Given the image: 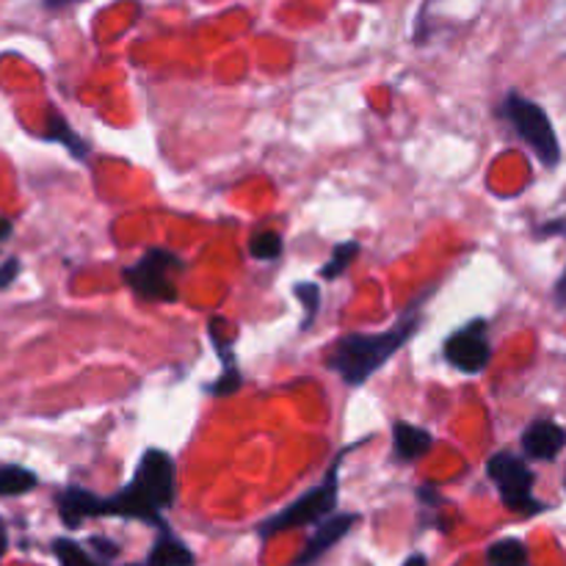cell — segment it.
Wrapping results in <instances>:
<instances>
[{
	"mask_svg": "<svg viewBox=\"0 0 566 566\" xmlns=\"http://www.w3.org/2000/svg\"><path fill=\"white\" fill-rule=\"evenodd\" d=\"M503 116L514 127V133L528 144L531 153L539 158L542 166L556 169L562 164V142H558L551 116L539 103H534V99L520 92H509L506 99H503Z\"/></svg>",
	"mask_w": 566,
	"mask_h": 566,
	"instance_id": "cell-3",
	"label": "cell"
},
{
	"mask_svg": "<svg viewBox=\"0 0 566 566\" xmlns=\"http://www.w3.org/2000/svg\"><path fill=\"white\" fill-rule=\"evenodd\" d=\"M418 501L423 503V506H440L442 495H440V490H437L434 484H423L418 490Z\"/></svg>",
	"mask_w": 566,
	"mask_h": 566,
	"instance_id": "cell-22",
	"label": "cell"
},
{
	"mask_svg": "<svg viewBox=\"0 0 566 566\" xmlns=\"http://www.w3.org/2000/svg\"><path fill=\"white\" fill-rule=\"evenodd\" d=\"M403 566H429V562H426L423 553H415V556L407 558V564H403Z\"/></svg>",
	"mask_w": 566,
	"mask_h": 566,
	"instance_id": "cell-27",
	"label": "cell"
},
{
	"mask_svg": "<svg viewBox=\"0 0 566 566\" xmlns=\"http://www.w3.org/2000/svg\"><path fill=\"white\" fill-rule=\"evenodd\" d=\"M337 470H340V457L335 459V464H332L329 473L324 475V481H321L318 486L307 490L302 497H296L291 506L282 509L280 514H274V517H269L265 523H260L258 534L263 536V539H271V536L285 534V531L324 523L326 517H332L337 509V495H340Z\"/></svg>",
	"mask_w": 566,
	"mask_h": 566,
	"instance_id": "cell-4",
	"label": "cell"
},
{
	"mask_svg": "<svg viewBox=\"0 0 566 566\" xmlns=\"http://www.w3.org/2000/svg\"><path fill=\"white\" fill-rule=\"evenodd\" d=\"M249 254L254 260H276L282 254V238L271 230L254 232L249 241Z\"/></svg>",
	"mask_w": 566,
	"mask_h": 566,
	"instance_id": "cell-19",
	"label": "cell"
},
{
	"mask_svg": "<svg viewBox=\"0 0 566 566\" xmlns=\"http://www.w3.org/2000/svg\"><path fill=\"white\" fill-rule=\"evenodd\" d=\"M429 6H431V0H426L423 11H420V17H418V22H420V25H423V20H426V11H429Z\"/></svg>",
	"mask_w": 566,
	"mask_h": 566,
	"instance_id": "cell-28",
	"label": "cell"
},
{
	"mask_svg": "<svg viewBox=\"0 0 566 566\" xmlns=\"http://www.w3.org/2000/svg\"><path fill=\"white\" fill-rule=\"evenodd\" d=\"M486 564L490 566H528L531 556L525 542L520 539H501L490 545L486 551Z\"/></svg>",
	"mask_w": 566,
	"mask_h": 566,
	"instance_id": "cell-15",
	"label": "cell"
},
{
	"mask_svg": "<svg viewBox=\"0 0 566 566\" xmlns=\"http://www.w3.org/2000/svg\"><path fill=\"white\" fill-rule=\"evenodd\" d=\"M44 138L48 142L61 144L72 158L77 160H86L88 158V144L77 136L75 130L70 127V122L59 114V111H50L48 114V125H44Z\"/></svg>",
	"mask_w": 566,
	"mask_h": 566,
	"instance_id": "cell-13",
	"label": "cell"
},
{
	"mask_svg": "<svg viewBox=\"0 0 566 566\" xmlns=\"http://www.w3.org/2000/svg\"><path fill=\"white\" fill-rule=\"evenodd\" d=\"M359 252H363V247H359L357 241L337 243L335 252H332V258H329V263H326L324 269H321V280H329V282L340 280V276L346 274L348 269H352L354 260L359 258Z\"/></svg>",
	"mask_w": 566,
	"mask_h": 566,
	"instance_id": "cell-16",
	"label": "cell"
},
{
	"mask_svg": "<svg viewBox=\"0 0 566 566\" xmlns=\"http://www.w3.org/2000/svg\"><path fill=\"white\" fill-rule=\"evenodd\" d=\"M182 269H186V263H182L180 254L164 247H153L142 254L136 265L122 271V280L144 302L171 304L180 298V291H177L171 276Z\"/></svg>",
	"mask_w": 566,
	"mask_h": 566,
	"instance_id": "cell-5",
	"label": "cell"
},
{
	"mask_svg": "<svg viewBox=\"0 0 566 566\" xmlns=\"http://www.w3.org/2000/svg\"><path fill=\"white\" fill-rule=\"evenodd\" d=\"M486 475L495 484L503 506L514 514H539L545 512V503L536 501L534 495V470L528 468L523 457L512 451H497L486 462Z\"/></svg>",
	"mask_w": 566,
	"mask_h": 566,
	"instance_id": "cell-6",
	"label": "cell"
},
{
	"mask_svg": "<svg viewBox=\"0 0 566 566\" xmlns=\"http://www.w3.org/2000/svg\"><path fill=\"white\" fill-rule=\"evenodd\" d=\"M144 566H197V558L188 551L186 542L177 539L169 528H158V539Z\"/></svg>",
	"mask_w": 566,
	"mask_h": 566,
	"instance_id": "cell-12",
	"label": "cell"
},
{
	"mask_svg": "<svg viewBox=\"0 0 566 566\" xmlns=\"http://www.w3.org/2000/svg\"><path fill=\"white\" fill-rule=\"evenodd\" d=\"M293 293H296L298 302H302L304 307L302 329H310V326L315 324V315H318L321 310V287L315 285V282H298V285L293 287Z\"/></svg>",
	"mask_w": 566,
	"mask_h": 566,
	"instance_id": "cell-17",
	"label": "cell"
},
{
	"mask_svg": "<svg viewBox=\"0 0 566 566\" xmlns=\"http://www.w3.org/2000/svg\"><path fill=\"white\" fill-rule=\"evenodd\" d=\"M551 232H566V221H553V224H545L539 230V235H551ZM553 298H556L558 307L566 310V269H564V274L558 276L556 291H553Z\"/></svg>",
	"mask_w": 566,
	"mask_h": 566,
	"instance_id": "cell-20",
	"label": "cell"
},
{
	"mask_svg": "<svg viewBox=\"0 0 566 566\" xmlns=\"http://www.w3.org/2000/svg\"><path fill=\"white\" fill-rule=\"evenodd\" d=\"M75 3H81V0H44V6H48L50 11L66 9V6H75Z\"/></svg>",
	"mask_w": 566,
	"mask_h": 566,
	"instance_id": "cell-25",
	"label": "cell"
},
{
	"mask_svg": "<svg viewBox=\"0 0 566 566\" xmlns=\"http://www.w3.org/2000/svg\"><path fill=\"white\" fill-rule=\"evenodd\" d=\"M208 335H210V340H213L216 354H219V359H221V376L213 381V385H208V392L210 396H219V398L232 396V392L243 385V376H241V370H238V359H235V354H232V337L221 335L219 318H210Z\"/></svg>",
	"mask_w": 566,
	"mask_h": 566,
	"instance_id": "cell-10",
	"label": "cell"
},
{
	"mask_svg": "<svg viewBox=\"0 0 566 566\" xmlns=\"http://www.w3.org/2000/svg\"><path fill=\"white\" fill-rule=\"evenodd\" d=\"M6 551H9V534H6V525L0 520V558H3Z\"/></svg>",
	"mask_w": 566,
	"mask_h": 566,
	"instance_id": "cell-26",
	"label": "cell"
},
{
	"mask_svg": "<svg viewBox=\"0 0 566 566\" xmlns=\"http://www.w3.org/2000/svg\"><path fill=\"white\" fill-rule=\"evenodd\" d=\"M392 448H396V457L401 462H418V459H423L434 448V437L426 429H420V426L398 420L392 426Z\"/></svg>",
	"mask_w": 566,
	"mask_h": 566,
	"instance_id": "cell-11",
	"label": "cell"
},
{
	"mask_svg": "<svg viewBox=\"0 0 566 566\" xmlns=\"http://www.w3.org/2000/svg\"><path fill=\"white\" fill-rule=\"evenodd\" d=\"M39 479L33 470L20 468V464H0V497H17L36 490Z\"/></svg>",
	"mask_w": 566,
	"mask_h": 566,
	"instance_id": "cell-14",
	"label": "cell"
},
{
	"mask_svg": "<svg viewBox=\"0 0 566 566\" xmlns=\"http://www.w3.org/2000/svg\"><path fill=\"white\" fill-rule=\"evenodd\" d=\"M357 523H359V514H332V517H326L324 523L315 528V534L310 536L307 547L298 553L296 562L291 566H313L321 556H324V553H329L332 547H335L337 542H340Z\"/></svg>",
	"mask_w": 566,
	"mask_h": 566,
	"instance_id": "cell-8",
	"label": "cell"
},
{
	"mask_svg": "<svg viewBox=\"0 0 566 566\" xmlns=\"http://www.w3.org/2000/svg\"><path fill=\"white\" fill-rule=\"evenodd\" d=\"M177 497V468L175 459L160 448H149L142 453L136 473L127 486L116 495L99 497L97 517H125L142 520V523L166 528L160 512L175 506Z\"/></svg>",
	"mask_w": 566,
	"mask_h": 566,
	"instance_id": "cell-2",
	"label": "cell"
},
{
	"mask_svg": "<svg viewBox=\"0 0 566 566\" xmlns=\"http://www.w3.org/2000/svg\"><path fill=\"white\" fill-rule=\"evenodd\" d=\"M566 448V429L556 420H534L523 434V451L536 462H553Z\"/></svg>",
	"mask_w": 566,
	"mask_h": 566,
	"instance_id": "cell-9",
	"label": "cell"
},
{
	"mask_svg": "<svg viewBox=\"0 0 566 566\" xmlns=\"http://www.w3.org/2000/svg\"><path fill=\"white\" fill-rule=\"evenodd\" d=\"M20 269H22V265H20V260H17V258H9L3 265H0V291H6V287H9L11 282L20 276Z\"/></svg>",
	"mask_w": 566,
	"mask_h": 566,
	"instance_id": "cell-21",
	"label": "cell"
},
{
	"mask_svg": "<svg viewBox=\"0 0 566 566\" xmlns=\"http://www.w3.org/2000/svg\"><path fill=\"white\" fill-rule=\"evenodd\" d=\"M11 232H14V221L6 219V216H0V243L9 241Z\"/></svg>",
	"mask_w": 566,
	"mask_h": 566,
	"instance_id": "cell-24",
	"label": "cell"
},
{
	"mask_svg": "<svg viewBox=\"0 0 566 566\" xmlns=\"http://www.w3.org/2000/svg\"><path fill=\"white\" fill-rule=\"evenodd\" d=\"M92 547H97V551L103 553V556H108V558H114L116 553H119V547H116L114 542L103 539V536H94V539H92Z\"/></svg>",
	"mask_w": 566,
	"mask_h": 566,
	"instance_id": "cell-23",
	"label": "cell"
},
{
	"mask_svg": "<svg viewBox=\"0 0 566 566\" xmlns=\"http://www.w3.org/2000/svg\"><path fill=\"white\" fill-rule=\"evenodd\" d=\"M434 287H429L426 293H420L412 304L407 307V313L398 318L396 326L385 332H352V335H343L340 340L332 346L326 365L329 370H335L343 379L346 387H363L365 381L374 374H379L420 329V304Z\"/></svg>",
	"mask_w": 566,
	"mask_h": 566,
	"instance_id": "cell-1",
	"label": "cell"
},
{
	"mask_svg": "<svg viewBox=\"0 0 566 566\" xmlns=\"http://www.w3.org/2000/svg\"><path fill=\"white\" fill-rule=\"evenodd\" d=\"M442 357L459 374L475 376L481 370H486V365L492 363L490 324L484 318H475L468 326L453 332L446 340V346H442Z\"/></svg>",
	"mask_w": 566,
	"mask_h": 566,
	"instance_id": "cell-7",
	"label": "cell"
},
{
	"mask_svg": "<svg viewBox=\"0 0 566 566\" xmlns=\"http://www.w3.org/2000/svg\"><path fill=\"white\" fill-rule=\"evenodd\" d=\"M53 553H55V558H59L61 566H99L86 551H83L81 545H77V542H72V539H55Z\"/></svg>",
	"mask_w": 566,
	"mask_h": 566,
	"instance_id": "cell-18",
	"label": "cell"
}]
</instances>
